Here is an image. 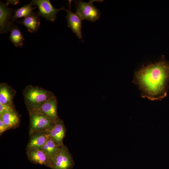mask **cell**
I'll use <instances>...</instances> for the list:
<instances>
[{"label":"cell","mask_w":169,"mask_h":169,"mask_svg":"<svg viewBox=\"0 0 169 169\" xmlns=\"http://www.w3.org/2000/svg\"><path fill=\"white\" fill-rule=\"evenodd\" d=\"M169 81V63L161 60L142 67L135 73L133 82L138 85L141 96L160 100L167 94Z\"/></svg>","instance_id":"obj_1"},{"label":"cell","mask_w":169,"mask_h":169,"mask_svg":"<svg viewBox=\"0 0 169 169\" xmlns=\"http://www.w3.org/2000/svg\"><path fill=\"white\" fill-rule=\"evenodd\" d=\"M25 104L28 112H35L54 96L51 91L38 86L28 85L23 90Z\"/></svg>","instance_id":"obj_2"},{"label":"cell","mask_w":169,"mask_h":169,"mask_svg":"<svg viewBox=\"0 0 169 169\" xmlns=\"http://www.w3.org/2000/svg\"><path fill=\"white\" fill-rule=\"evenodd\" d=\"M50 160L51 169H72L74 166L73 157L64 145L60 146L58 152Z\"/></svg>","instance_id":"obj_3"},{"label":"cell","mask_w":169,"mask_h":169,"mask_svg":"<svg viewBox=\"0 0 169 169\" xmlns=\"http://www.w3.org/2000/svg\"><path fill=\"white\" fill-rule=\"evenodd\" d=\"M28 113L29 135L39 131H49L55 122L36 112H29Z\"/></svg>","instance_id":"obj_4"},{"label":"cell","mask_w":169,"mask_h":169,"mask_svg":"<svg viewBox=\"0 0 169 169\" xmlns=\"http://www.w3.org/2000/svg\"><path fill=\"white\" fill-rule=\"evenodd\" d=\"M94 0H90L88 3L81 0L75 1L76 13L84 19L94 22L100 17L99 10L93 4Z\"/></svg>","instance_id":"obj_5"},{"label":"cell","mask_w":169,"mask_h":169,"mask_svg":"<svg viewBox=\"0 0 169 169\" xmlns=\"http://www.w3.org/2000/svg\"><path fill=\"white\" fill-rule=\"evenodd\" d=\"M34 5L38 8V12L43 18L47 20L54 22L56 19V15L59 11L64 10L62 7L59 9L54 8L49 0H33L32 1Z\"/></svg>","instance_id":"obj_6"},{"label":"cell","mask_w":169,"mask_h":169,"mask_svg":"<svg viewBox=\"0 0 169 169\" xmlns=\"http://www.w3.org/2000/svg\"><path fill=\"white\" fill-rule=\"evenodd\" d=\"M28 160L32 163L45 166L51 168L50 159L42 148H34L26 149Z\"/></svg>","instance_id":"obj_7"},{"label":"cell","mask_w":169,"mask_h":169,"mask_svg":"<svg viewBox=\"0 0 169 169\" xmlns=\"http://www.w3.org/2000/svg\"><path fill=\"white\" fill-rule=\"evenodd\" d=\"M58 101L54 95L48 100L38 110L35 112L55 122L59 118L57 114Z\"/></svg>","instance_id":"obj_8"},{"label":"cell","mask_w":169,"mask_h":169,"mask_svg":"<svg viewBox=\"0 0 169 169\" xmlns=\"http://www.w3.org/2000/svg\"><path fill=\"white\" fill-rule=\"evenodd\" d=\"M14 13L13 9L10 8L8 5L2 1L0 3V34L8 33L13 24L11 17Z\"/></svg>","instance_id":"obj_9"},{"label":"cell","mask_w":169,"mask_h":169,"mask_svg":"<svg viewBox=\"0 0 169 169\" xmlns=\"http://www.w3.org/2000/svg\"><path fill=\"white\" fill-rule=\"evenodd\" d=\"M69 1V10L66 9L65 8L64 10L67 12L66 18L68 26L78 38L80 39L82 37L81 29L83 19L76 13H73L71 11L70 8L71 0Z\"/></svg>","instance_id":"obj_10"},{"label":"cell","mask_w":169,"mask_h":169,"mask_svg":"<svg viewBox=\"0 0 169 169\" xmlns=\"http://www.w3.org/2000/svg\"><path fill=\"white\" fill-rule=\"evenodd\" d=\"M66 132V129L64 122L60 119L54 122L49 131L50 138L59 146L64 145L63 141Z\"/></svg>","instance_id":"obj_11"},{"label":"cell","mask_w":169,"mask_h":169,"mask_svg":"<svg viewBox=\"0 0 169 169\" xmlns=\"http://www.w3.org/2000/svg\"><path fill=\"white\" fill-rule=\"evenodd\" d=\"M29 140L26 149L34 148H41L49 139V131L36 132L29 135Z\"/></svg>","instance_id":"obj_12"},{"label":"cell","mask_w":169,"mask_h":169,"mask_svg":"<svg viewBox=\"0 0 169 169\" xmlns=\"http://www.w3.org/2000/svg\"><path fill=\"white\" fill-rule=\"evenodd\" d=\"M40 15L37 12H33L30 15L26 16L17 23L24 26L28 32L31 33L37 32L40 24L39 17Z\"/></svg>","instance_id":"obj_13"},{"label":"cell","mask_w":169,"mask_h":169,"mask_svg":"<svg viewBox=\"0 0 169 169\" xmlns=\"http://www.w3.org/2000/svg\"><path fill=\"white\" fill-rule=\"evenodd\" d=\"M16 91L7 83L0 84V103L3 104H13V100Z\"/></svg>","instance_id":"obj_14"},{"label":"cell","mask_w":169,"mask_h":169,"mask_svg":"<svg viewBox=\"0 0 169 169\" xmlns=\"http://www.w3.org/2000/svg\"><path fill=\"white\" fill-rule=\"evenodd\" d=\"M0 118L9 130L18 127L20 123V117L16 110L4 113Z\"/></svg>","instance_id":"obj_15"},{"label":"cell","mask_w":169,"mask_h":169,"mask_svg":"<svg viewBox=\"0 0 169 169\" xmlns=\"http://www.w3.org/2000/svg\"><path fill=\"white\" fill-rule=\"evenodd\" d=\"M33 6H35L31 1L29 3L25 5L18 9H13L14 14L11 17V22L13 23L17 21L18 18H24L31 14L33 12V11L37 8L35 6L33 7Z\"/></svg>","instance_id":"obj_16"},{"label":"cell","mask_w":169,"mask_h":169,"mask_svg":"<svg viewBox=\"0 0 169 169\" xmlns=\"http://www.w3.org/2000/svg\"><path fill=\"white\" fill-rule=\"evenodd\" d=\"M10 32L9 40L15 47H21L24 38L18 27L13 24L10 28Z\"/></svg>","instance_id":"obj_17"},{"label":"cell","mask_w":169,"mask_h":169,"mask_svg":"<svg viewBox=\"0 0 169 169\" xmlns=\"http://www.w3.org/2000/svg\"><path fill=\"white\" fill-rule=\"evenodd\" d=\"M60 147L50 138L41 148L45 151L51 159L57 154Z\"/></svg>","instance_id":"obj_18"},{"label":"cell","mask_w":169,"mask_h":169,"mask_svg":"<svg viewBox=\"0 0 169 169\" xmlns=\"http://www.w3.org/2000/svg\"><path fill=\"white\" fill-rule=\"evenodd\" d=\"M16 110L13 104H3L0 103V115L4 113Z\"/></svg>","instance_id":"obj_19"},{"label":"cell","mask_w":169,"mask_h":169,"mask_svg":"<svg viewBox=\"0 0 169 169\" xmlns=\"http://www.w3.org/2000/svg\"><path fill=\"white\" fill-rule=\"evenodd\" d=\"M8 129L4 124L2 120L0 118V135L1 136L3 133L8 130Z\"/></svg>","instance_id":"obj_20"},{"label":"cell","mask_w":169,"mask_h":169,"mask_svg":"<svg viewBox=\"0 0 169 169\" xmlns=\"http://www.w3.org/2000/svg\"><path fill=\"white\" fill-rule=\"evenodd\" d=\"M18 0H7L6 3L8 5L10 4H13V5H16L19 3Z\"/></svg>","instance_id":"obj_21"}]
</instances>
